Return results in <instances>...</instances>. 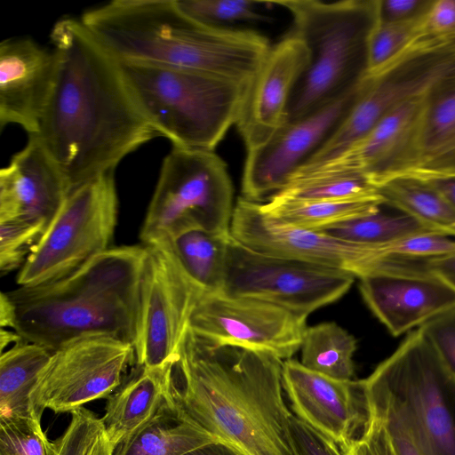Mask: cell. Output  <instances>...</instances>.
Instances as JSON below:
<instances>
[{
	"label": "cell",
	"instance_id": "22",
	"mask_svg": "<svg viewBox=\"0 0 455 455\" xmlns=\"http://www.w3.org/2000/svg\"><path fill=\"white\" fill-rule=\"evenodd\" d=\"M173 365L162 368L138 366L135 373L107 397L104 415L100 419L104 435L113 451L174 403Z\"/></svg>",
	"mask_w": 455,
	"mask_h": 455
},
{
	"label": "cell",
	"instance_id": "33",
	"mask_svg": "<svg viewBox=\"0 0 455 455\" xmlns=\"http://www.w3.org/2000/svg\"><path fill=\"white\" fill-rule=\"evenodd\" d=\"M179 9L194 22L212 28H235L239 22H257L267 18L251 0H175Z\"/></svg>",
	"mask_w": 455,
	"mask_h": 455
},
{
	"label": "cell",
	"instance_id": "44",
	"mask_svg": "<svg viewBox=\"0 0 455 455\" xmlns=\"http://www.w3.org/2000/svg\"><path fill=\"white\" fill-rule=\"evenodd\" d=\"M423 266L455 290V253L426 259Z\"/></svg>",
	"mask_w": 455,
	"mask_h": 455
},
{
	"label": "cell",
	"instance_id": "38",
	"mask_svg": "<svg viewBox=\"0 0 455 455\" xmlns=\"http://www.w3.org/2000/svg\"><path fill=\"white\" fill-rule=\"evenodd\" d=\"M419 328L434 348L448 378L455 385V307Z\"/></svg>",
	"mask_w": 455,
	"mask_h": 455
},
{
	"label": "cell",
	"instance_id": "31",
	"mask_svg": "<svg viewBox=\"0 0 455 455\" xmlns=\"http://www.w3.org/2000/svg\"><path fill=\"white\" fill-rule=\"evenodd\" d=\"M382 207L375 213L321 231L365 245L384 244L414 234L436 233L401 211L395 209L394 212H387Z\"/></svg>",
	"mask_w": 455,
	"mask_h": 455
},
{
	"label": "cell",
	"instance_id": "48",
	"mask_svg": "<svg viewBox=\"0 0 455 455\" xmlns=\"http://www.w3.org/2000/svg\"><path fill=\"white\" fill-rule=\"evenodd\" d=\"M443 46L455 57V33L441 40Z\"/></svg>",
	"mask_w": 455,
	"mask_h": 455
},
{
	"label": "cell",
	"instance_id": "13",
	"mask_svg": "<svg viewBox=\"0 0 455 455\" xmlns=\"http://www.w3.org/2000/svg\"><path fill=\"white\" fill-rule=\"evenodd\" d=\"M403 400L428 455H455V421L445 398L448 378L417 328L375 370Z\"/></svg>",
	"mask_w": 455,
	"mask_h": 455
},
{
	"label": "cell",
	"instance_id": "16",
	"mask_svg": "<svg viewBox=\"0 0 455 455\" xmlns=\"http://www.w3.org/2000/svg\"><path fill=\"white\" fill-rule=\"evenodd\" d=\"M427 94L401 103L343 152L324 162L304 165L291 178L359 173L377 188L392 177L413 172Z\"/></svg>",
	"mask_w": 455,
	"mask_h": 455
},
{
	"label": "cell",
	"instance_id": "9",
	"mask_svg": "<svg viewBox=\"0 0 455 455\" xmlns=\"http://www.w3.org/2000/svg\"><path fill=\"white\" fill-rule=\"evenodd\" d=\"M355 278L345 271L257 251L230 235L220 292L263 300L307 319L345 295Z\"/></svg>",
	"mask_w": 455,
	"mask_h": 455
},
{
	"label": "cell",
	"instance_id": "11",
	"mask_svg": "<svg viewBox=\"0 0 455 455\" xmlns=\"http://www.w3.org/2000/svg\"><path fill=\"white\" fill-rule=\"evenodd\" d=\"M133 344L136 365H173L191 314L204 291L163 246H147Z\"/></svg>",
	"mask_w": 455,
	"mask_h": 455
},
{
	"label": "cell",
	"instance_id": "24",
	"mask_svg": "<svg viewBox=\"0 0 455 455\" xmlns=\"http://www.w3.org/2000/svg\"><path fill=\"white\" fill-rule=\"evenodd\" d=\"M52 352L24 340L1 353L0 420H41L31 403V393Z\"/></svg>",
	"mask_w": 455,
	"mask_h": 455
},
{
	"label": "cell",
	"instance_id": "35",
	"mask_svg": "<svg viewBox=\"0 0 455 455\" xmlns=\"http://www.w3.org/2000/svg\"><path fill=\"white\" fill-rule=\"evenodd\" d=\"M0 455H58L37 419L0 420Z\"/></svg>",
	"mask_w": 455,
	"mask_h": 455
},
{
	"label": "cell",
	"instance_id": "4",
	"mask_svg": "<svg viewBox=\"0 0 455 455\" xmlns=\"http://www.w3.org/2000/svg\"><path fill=\"white\" fill-rule=\"evenodd\" d=\"M80 20L118 60L180 67L242 85L269 48L255 31L194 22L175 0H116L85 12Z\"/></svg>",
	"mask_w": 455,
	"mask_h": 455
},
{
	"label": "cell",
	"instance_id": "42",
	"mask_svg": "<svg viewBox=\"0 0 455 455\" xmlns=\"http://www.w3.org/2000/svg\"><path fill=\"white\" fill-rule=\"evenodd\" d=\"M433 0H379V21L404 22L427 14Z\"/></svg>",
	"mask_w": 455,
	"mask_h": 455
},
{
	"label": "cell",
	"instance_id": "19",
	"mask_svg": "<svg viewBox=\"0 0 455 455\" xmlns=\"http://www.w3.org/2000/svg\"><path fill=\"white\" fill-rule=\"evenodd\" d=\"M308 61L306 44L291 33L271 46L245 87L235 123L247 151L264 145L286 123L291 92Z\"/></svg>",
	"mask_w": 455,
	"mask_h": 455
},
{
	"label": "cell",
	"instance_id": "5",
	"mask_svg": "<svg viewBox=\"0 0 455 455\" xmlns=\"http://www.w3.org/2000/svg\"><path fill=\"white\" fill-rule=\"evenodd\" d=\"M292 17L290 33L309 52L291 92L287 122L302 119L343 97L368 76V44L379 20V0L274 1Z\"/></svg>",
	"mask_w": 455,
	"mask_h": 455
},
{
	"label": "cell",
	"instance_id": "21",
	"mask_svg": "<svg viewBox=\"0 0 455 455\" xmlns=\"http://www.w3.org/2000/svg\"><path fill=\"white\" fill-rule=\"evenodd\" d=\"M57 69L53 51L30 38L0 44V126L15 124L28 133L38 132Z\"/></svg>",
	"mask_w": 455,
	"mask_h": 455
},
{
	"label": "cell",
	"instance_id": "6",
	"mask_svg": "<svg viewBox=\"0 0 455 455\" xmlns=\"http://www.w3.org/2000/svg\"><path fill=\"white\" fill-rule=\"evenodd\" d=\"M118 64L140 111L172 147L214 151L235 124L246 85L170 65Z\"/></svg>",
	"mask_w": 455,
	"mask_h": 455
},
{
	"label": "cell",
	"instance_id": "27",
	"mask_svg": "<svg viewBox=\"0 0 455 455\" xmlns=\"http://www.w3.org/2000/svg\"><path fill=\"white\" fill-rule=\"evenodd\" d=\"M379 196L348 200H293L272 196L261 204L271 217L308 230H325L331 227L380 210Z\"/></svg>",
	"mask_w": 455,
	"mask_h": 455
},
{
	"label": "cell",
	"instance_id": "8",
	"mask_svg": "<svg viewBox=\"0 0 455 455\" xmlns=\"http://www.w3.org/2000/svg\"><path fill=\"white\" fill-rule=\"evenodd\" d=\"M117 213L113 172L73 190L21 267L19 286L57 281L108 251Z\"/></svg>",
	"mask_w": 455,
	"mask_h": 455
},
{
	"label": "cell",
	"instance_id": "20",
	"mask_svg": "<svg viewBox=\"0 0 455 455\" xmlns=\"http://www.w3.org/2000/svg\"><path fill=\"white\" fill-rule=\"evenodd\" d=\"M70 194L60 167L35 134L0 171V222L49 226Z\"/></svg>",
	"mask_w": 455,
	"mask_h": 455
},
{
	"label": "cell",
	"instance_id": "39",
	"mask_svg": "<svg viewBox=\"0 0 455 455\" xmlns=\"http://www.w3.org/2000/svg\"><path fill=\"white\" fill-rule=\"evenodd\" d=\"M290 433L296 455H345L334 441L293 414Z\"/></svg>",
	"mask_w": 455,
	"mask_h": 455
},
{
	"label": "cell",
	"instance_id": "10",
	"mask_svg": "<svg viewBox=\"0 0 455 455\" xmlns=\"http://www.w3.org/2000/svg\"><path fill=\"white\" fill-rule=\"evenodd\" d=\"M453 72L455 57L443 44L419 36L394 63L375 76H368L352 108L304 165L319 164L338 156L363 138L394 108L427 94Z\"/></svg>",
	"mask_w": 455,
	"mask_h": 455
},
{
	"label": "cell",
	"instance_id": "30",
	"mask_svg": "<svg viewBox=\"0 0 455 455\" xmlns=\"http://www.w3.org/2000/svg\"><path fill=\"white\" fill-rule=\"evenodd\" d=\"M362 382L369 410L382 419L395 455H428L403 400L374 371Z\"/></svg>",
	"mask_w": 455,
	"mask_h": 455
},
{
	"label": "cell",
	"instance_id": "37",
	"mask_svg": "<svg viewBox=\"0 0 455 455\" xmlns=\"http://www.w3.org/2000/svg\"><path fill=\"white\" fill-rule=\"evenodd\" d=\"M103 432L101 419L81 407L71 412V420L56 440L58 455H89Z\"/></svg>",
	"mask_w": 455,
	"mask_h": 455
},
{
	"label": "cell",
	"instance_id": "25",
	"mask_svg": "<svg viewBox=\"0 0 455 455\" xmlns=\"http://www.w3.org/2000/svg\"><path fill=\"white\" fill-rule=\"evenodd\" d=\"M218 441L192 423L175 402L126 442L113 455H185Z\"/></svg>",
	"mask_w": 455,
	"mask_h": 455
},
{
	"label": "cell",
	"instance_id": "36",
	"mask_svg": "<svg viewBox=\"0 0 455 455\" xmlns=\"http://www.w3.org/2000/svg\"><path fill=\"white\" fill-rule=\"evenodd\" d=\"M47 227L28 221L0 222V270L9 273L22 267Z\"/></svg>",
	"mask_w": 455,
	"mask_h": 455
},
{
	"label": "cell",
	"instance_id": "23",
	"mask_svg": "<svg viewBox=\"0 0 455 455\" xmlns=\"http://www.w3.org/2000/svg\"><path fill=\"white\" fill-rule=\"evenodd\" d=\"M455 172V72L426 96L417 167L411 172Z\"/></svg>",
	"mask_w": 455,
	"mask_h": 455
},
{
	"label": "cell",
	"instance_id": "14",
	"mask_svg": "<svg viewBox=\"0 0 455 455\" xmlns=\"http://www.w3.org/2000/svg\"><path fill=\"white\" fill-rule=\"evenodd\" d=\"M306 320L263 300L204 291L188 327L214 342L264 351L284 361L300 349Z\"/></svg>",
	"mask_w": 455,
	"mask_h": 455
},
{
	"label": "cell",
	"instance_id": "26",
	"mask_svg": "<svg viewBox=\"0 0 455 455\" xmlns=\"http://www.w3.org/2000/svg\"><path fill=\"white\" fill-rule=\"evenodd\" d=\"M384 204L416 219L431 230L455 237V211L414 173L392 177L377 187Z\"/></svg>",
	"mask_w": 455,
	"mask_h": 455
},
{
	"label": "cell",
	"instance_id": "40",
	"mask_svg": "<svg viewBox=\"0 0 455 455\" xmlns=\"http://www.w3.org/2000/svg\"><path fill=\"white\" fill-rule=\"evenodd\" d=\"M340 448L345 455H395L382 419L371 411L361 436Z\"/></svg>",
	"mask_w": 455,
	"mask_h": 455
},
{
	"label": "cell",
	"instance_id": "7",
	"mask_svg": "<svg viewBox=\"0 0 455 455\" xmlns=\"http://www.w3.org/2000/svg\"><path fill=\"white\" fill-rule=\"evenodd\" d=\"M224 161L213 151L172 147L140 230L146 246L192 230L228 235L235 205Z\"/></svg>",
	"mask_w": 455,
	"mask_h": 455
},
{
	"label": "cell",
	"instance_id": "18",
	"mask_svg": "<svg viewBox=\"0 0 455 455\" xmlns=\"http://www.w3.org/2000/svg\"><path fill=\"white\" fill-rule=\"evenodd\" d=\"M282 379L296 416L340 447L365 430L370 411L362 380L336 379L291 358L283 362Z\"/></svg>",
	"mask_w": 455,
	"mask_h": 455
},
{
	"label": "cell",
	"instance_id": "34",
	"mask_svg": "<svg viewBox=\"0 0 455 455\" xmlns=\"http://www.w3.org/2000/svg\"><path fill=\"white\" fill-rule=\"evenodd\" d=\"M424 18L404 22L378 20L368 44V76L383 71L411 45L420 36Z\"/></svg>",
	"mask_w": 455,
	"mask_h": 455
},
{
	"label": "cell",
	"instance_id": "1",
	"mask_svg": "<svg viewBox=\"0 0 455 455\" xmlns=\"http://www.w3.org/2000/svg\"><path fill=\"white\" fill-rule=\"evenodd\" d=\"M54 84L35 134L70 193L114 171L156 134L137 107L118 60L83 25L63 19L51 32Z\"/></svg>",
	"mask_w": 455,
	"mask_h": 455
},
{
	"label": "cell",
	"instance_id": "29",
	"mask_svg": "<svg viewBox=\"0 0 455 455\" xmlns=\"http://www.w3.org/2000/svg\"><path fill=\"white\" fill-rule=\"evenodd\" d=\"M356 339L335 323L307 327L300 346L301 364L306 368L340 379L351 380Z\"/></svg>",
	"mask_w": 455,
	"mask_h": 455
},
{
	"label": "cell",
	"instance_id": "43",
	"mask_svg": "<svg viewBox=\"0 0 455 455\" xmlns=\"http://www.w3.org/2000/svg\"><path fill=\"white\" fill-rule=\"evenodd\" d=\"M414 173L432 187L455 211V172Z\"/></svg>",
	"mask_w": 455,
	"mask_h": 455
},
{
	"label": "cell",
	"instance_id": "3",
	"mask_svg": "<svg viewBox=\"0 0 455 455\" xmlns=\"http://www.w3.org/2000/svg\"><path fill=\"white\" fill-rule=\"evenodd\" d=\"M147 251L140 245L109 248L61 279L6 291L10 329L52 351L90 335L133 346Z\"/></svg>",
	"mask_w": 455,
	"mask_h": 455
},
{
	"label": "cell",
	"instance_id": "28",
	"mask_svg": "<svg viewBox=\"0 0 455 455\" xmlns=\"http://www.w3.org/2000/svg\"><path fill=\"white\" fill-rule=\"evenodd\" d=\"M230 235L192 230L156 246L167 249L185 274L204 291H220Z\"/></svg>",
	"mask_w": 455,
	"mask_h": 455
},
{
	"label": "cell",
	"instance_id": "15",
	"mask_svg": "<svg viewBox=\"0 0 455 455\" xmlns=\"http://www.w3.org/2000/svg\"><path fill=\"white\" fill-rule=\"evenodd\" d=\"M367 77L351 92L302 119L285 123L261 147L247 151L242 194L259 202L283 189L331 135L361 93Z\"/></svg>",
	"mask_w": 455,
	"mask_h": 455
},
{
	"label": "cell",
	"instance_id": "45",
	"mask_svg": "<svg viewBox=\"0 0 455 455\" xmlns=\"http://www.w3.org/2000/svg\"><path fill=\"white\" fill-rule=\"evenodd\" d=\"M185 455H241L236 450L220 441L203 445Z\"/></svg>",
	"mask_w": 455,
	"mask_h": 455
},
{
	"label": "cell",
	"instance_id": "32",
	"mask_svg": "<svg viewBox=\"0 0 455 455\" xmlns=\"http://www.w3.org/2000/svg\"><path fill=\"white\" fill-rule=\"evenodd\" d=\"M273 196L293 200H348L379 195L366 176L338 173L293 177Z\"/></svg>",
	"mask_w": 455,
	"mask_h": 455
},
{
	"label": "cell",
	"instance_id": "41",
	"mask_svg": "<svg viewBox=\"0 0 455 455\" xmlns=\"http://www.w3.org/2000/svg\"><path fill=\"white\" fill-rule=\"evenodd\" d=\"M455 33V0H433L420 30V36L443 40Z\"/></svg>",
	"mask_w": 455,
	"mask_h": 455
},
{
	"label": "cell",
	"instance_id": "12",
	"mask_svg": "<svg viewBox=\"0 0 455 455\" xmlns=\"http://www.w3.org/2000/svg\"><path fill=\"white\" fill-rule=\"evenodd\" d=\"M133 363L130 343L106 335L76 339L52 352L31 393L33 407L42 418L44 410L71 413L107 398L122 385Z\"/></svg>",
	"mask_w": 455,
	"mask_h": 455
},
{
	"label": "cell",
	"instance_id": "17",
	"mask_svg": "<svg viewBox=\"0 0 455 455\" xmlns=\"http://www.w3.org/2000/svg\"><path fill=\"white\" fill-rule=\"evenodd\" d=\"M363 300L399 336L455 307V290L426 269L423 260H390L359 278Z\"/></svg>",
	"mask_w": 455,
	"mask_h": 455
},
{
	"label": "cell",
	"instance_id": "47",
	"mask_svg": "<svg viewBox=\"0 0 455 455\" xmlns=\"http://www.w3.org/2000/svg\"><path fill=\"white\" fill-rule=\"evenodd\" d=\"M89 455H113V450L109 446L104 432L99 437Z\"/></svg>",
	"mask_w": 455,
	"mask_h": 455
},
{
	"label": "cell",
	"instance_id": "46",
	"mask_svg": "<svg viewBox=\"0 0 455 455\" xmlns=\"http://www.w3.org/2000/svg\"><path fill=\"white\" fill-rule=\"evenodd\" d=\"M0 345L1 351H4V348L11 344L16 345L20 342L24 341V339L15 331H5L4 328L1 329L0 331Z\"/></svg>",
	"mask_w": 455,
	"mask_h": 455
},
{
	"label": "cell",
	"instance_id": "2",
	"mask_svg": "<svg viewBox=\"0 0 455 455\" xmlns=\"http://www.w3.org/2000/svg\"><path fill=\"white\" fill-rule=\"evenodd\" d=\"M283 362L214 342L188 327L172 368L174 402L192 423L241 455H296Z\"/></svg>",
	"mask_w": 455,
	"mask_h": 455
}]
</instances>
